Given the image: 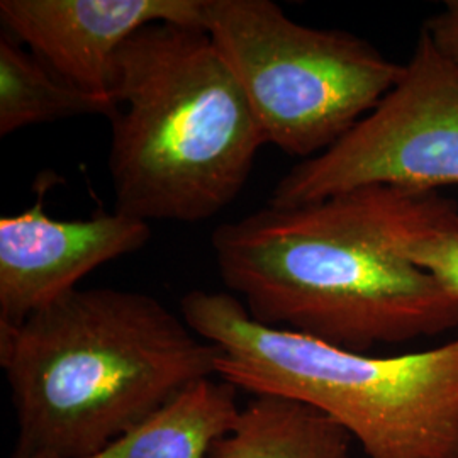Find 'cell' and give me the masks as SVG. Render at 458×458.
I'll list each match as a JSON object with an SVG mask.
<instances>
[{"label": "cell", "instance_id": "6da1fadb", "mask_svg": "<svg viewBox=\"0 0 458 458\" xmlns=\"http://www.w3.org/2000/svg\"><path fill=\"white\" fill-rule=\"evenodd\" d=\"M387 187L265 206L214 229L217 272L251 319L370 355L458 327V297L393 250Z\"/></svg>", "mask_w": 458, "mask_h": 458}, {"label": "cell", "instance_id": "7a4b0ae2", "mask_svg": "<svg viewBox=\"0 0 458 458\" xmlns=\"http://www.w3.org/2000/svg\"><path fill=\"white\" fill-rule=\"evenodd\" d=\"M221 352L153 295L73 289L0 325V367L16 414L11 458H87L206 378Z\"/></svg>", "mask_w": 458, "mask_h": 458}, {"label": "cell", "instance_id": "3957f363", "mask_svg": "<svg viewBox=\"0 0 458 458\" xmlns=\"http://www.w3.org/2000/svg\"><path fill=\"white\" fill-rule=\"evenodd\" d=\"M109 175L114 211L200 223L231 206L267 134L204 28L158 22L117 55Z\"/></svg>", "mask_w": 458, "mask_h": 458}, {"label": "cell", "instance_id": "277c9868", "mask_svg": "<svg viewBox=\"0 0 458 458\" xmlns=\"http://www.w3.org/2000/svg\"><path fill=\"white\" fill-rule=\"evenodd\" d=\"M179 312L219 348L217 378L238 391L310 404L344 428L367 458H458V338L374 357L263 327L228 291L194 289Z\"/></svg>", "mask_w": 458, "mask_h": 458}, {"label": "cell", "instance_id": "5b68a950", "mask_svg": "<svg viewBox=\"0 0 458 458\" xmlns=\"http://www.w3.org/2000/svg\"><path fill=\"white\" fill-rule=\"evenodd\" d=\"M206 31L268 145L302 160L370 114L404 68L357 34L295 22L272 0H208Z\"/></svg>", "mask_w": 458, "mask_h": 458}, {"label": "cell", "instance_id": "8992f818", "mask_svg": "<svg viewBox=\"0 0 458 458\" xmlns=\"http://www.w3.org/2000/svg\"><path fill=\"white\" fill-rule=\"evenodd\" d=\"M370 185L458 187V65L426 31L376 109L336 145L291 168L268 206H306Z\"/></svg>", "mask_w": 458, "mask_h": 458}, {"label": "cell", "instance_id": "52a82bcc", "mask_svg": "<svg viewBox=\"0 0 458 458\" xmlns=\"http://www.w3.org/2000/svg\"><path fill=\"white\" fill-rule=\"evenodd\" d=\"M208 0H2L5 33L65 82L113 98L117 55L143 28L206 30ZM117 104V102H115Z\"/></svg>", "mask_w": 458, "mask_h": 458}, {"label": "cell", "instance_id": "ba28073f", "mask_svg": "<svg viewBox=\"0 0 458 458\" xmlns=\"http://www.w3.org/2000/svg\"><path fill=\"white\" fill-rule=\"evenodd\" d=\"M151 236L149 223L126 214L55 219L39 199L0 219V325L22 323L77 289L106 263L136 253Z\"/></svg>", "mask_w": 458, "mask_h": 458}, {"label": "cell", "instance_id": "9c48e42d", "mask_svg": "<svg viewBox=\"0 0 458 458\" xmlns=\"http://www.w3.org/2000/svg\"><path fill=\"white\" fill-rule=\"evenodd\" d=\"M352 435L310 404L253 395L202 458H352Z\"/></svg>", "mask_w": 458, "mask_h": 458}, {"label": "cell", "instance_id": "30bf717a", "mask_svg": "<svg viewBox=\"0 0 458 458\" xmlns=\"http://www.w3.org/2000/svg\"><path fill=\"white\" fill-rule=\"evenodd\" d=\"M240 411L234 386L206 378L145 425L87 458H202L234 425Z\"/></svg>", "mask_w": 458, "mask_h": 458}, {"label": "cell", "instance_id": "8fae6325", "mask_svg": "<svg viewBox=\"0 0 458 458\" xmlns=\"http://www.w3.org/2000/svg\"><path fill=\"white\" fill-rule=\"evenodd\" d=\"M117 111L114 98L81 90L51 72L11 34L0 36V136L33 124Z\"/></svg>", "mask_w": 458, "mask_h": 458}, {"label": "cell", "instance_id": "7c38bea8", "mask_svg": "<svg viewBox=\"0 0 458 458\" xmlns=\"http://www.w3.org/2000/svg\"><path fill=\"white\" fill-rule=\"evenodd\" d=\"M387 240L394 251L458 297V204L438 192L387 187Z\"/></svg>", "mask_w": 458, "mask_h": 458}, {"label": "cell", "instance_id": "4fadbf2b", "mask_svg": "<svg viewBox=\"0 0 458 458\" xmlns=\"http://www.w3.org/2000/svg\"><path fill=\"white\" fill-rule=\"evenodd\" d=\"M423 31L429 34L446 58L458 65V0L446 2L442 13L426 21Z\"/></svg>", "mask_w": 458, "mask_h": 458}]
</instances>
